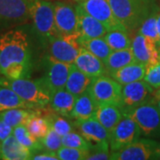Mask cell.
I'll return each mask as SVG.
<instances>
[{
    "instance_id": "6da1fadb",
    "label": "cell",
    "mask_w": 160,
    "mask_h": 160,
    "mask_svg": "<svg viewBox=\"0 0 160 160\" xmlns=\"http://www.w3.org/2000/svg\"><path fill=\"white\" fill-rule=\"evenodd\" d=\"M32 68L28 34L22 29H9L0 35V75L13 79L30 78Z\"/></svg>"
},
{
    "instance_id": "7a4b0ae2",
    "label": "cell",
    "mask_w": 160,
    "mask_h": 160,
    "mask_svg": "<svg viewBox=\"0 0 160 160\" xmlns=\"http://www.w3.org/2000/svg\"><path fill=\"white\" fill-rule=\"evenodd\" d=\"M116 18L128 31L138 30L155 12H159L157 0H108Z\"/></svg>"
},
{
    "instance_id": "3957f363",
    "label": "cell",
    "mask_w": 160,
    "mask_h": 160,
    "mask_svg": "<svg viewBox=\"0 0 160 160\" xmlns=\"http://www.w3.org/2000/svg\"><path fill=\"white\" fill-rule=\"evenodd\" d=\"M0 85L9 87L36 109H45L51 102V92L45 87L39 78L37 80L29 78L13 79L0 75Z\"/></svg>"
},
{
    "instance_id": "277c9868",
    "label": "cell",
    "mask_w": 160,
    "mask_h": 160,
    "mask_svg": "<svg viewBox=\"0 0 160 160\" xmlns=\"http://www.w3.org/2000/svg\"><path fill=\"white\" fill-rule=\"evenodd\" d=\"M30 19L36 35L45 46L60 36L53 12V4L46 0H33L30 5Z\"/></svg>"
},
{
    "instance_id": "5b68a950",
    "label": "cell",
    "mask_w": 160,
    "mask_h": 160,
    "mask_svg": "<svg viewBox=\"0 0 160 160\" xmlns=\"http://www.w3.org/2000/svg\"><path fill=\"white\" fill-rule=\"evenodd\" d=\"M125 114L130 116L136 122L143 136L160 137V110L152 99Z\"/></svg>"
},
{
    "instance_id": "8992f818",
    "label": "cell",
    "mask_w": 160,
    "mask_h": 160,
    "mask_svg": "<svg viewBox=\"0 0 160 160\" xmlns=\"http://www.w3.org/2000/svg\"><path fill=\"white\" fill-rule=\"evenodd\" d=\"M33 0H0V31L12 29L30 19Z\"/></svg>"
},
{
    "instance_id": "52a82bcc",
    "label": "cell",
    "mask_w": 160,
    "mask_h": 160,
    "mask_svg": "<svg viewBox=\"0 0 160 160\" xmlns=\"http://www.w3.org/2000/svg\"><path fill=\"white\" fill-rule=\"evenodd\" d=\"M160 143L150 138H140L138 141L118 151L110 153L112 160L159 159Z\"/></svg>"
},
{
    "instance_id": "ba28073f",
    "label": "cell",
    "mask_w": 160,
    "mask_h": 160,
    "mask_svg": "<svg viewBox=\"0 0 160 160\" xmlns=\"http://www.w3.org/2000/svg\"><path fill=\"white\" fill-rule=\"evenodd\" d=\"M122 85L108 75L93 78L87 91L98 105L115 103L119 105Z\"/></svg>"
},
{
    "instance_id": "9c48e42d",
    "label": "cell",
    "mask_w": 160,
    "mask_h": 160,
    "mask_svg": "<svg viewBox=\"0 0 160 160\" xmlns=\"http://www.w3.org/2000/svg\"><path fill=\"white\" fill-rule=\"evenodd\" d=\"M43 65L45 75L39 79L52 95L55 91L65 88L72 64L54 60L46 54L43 59Z\"/></svg>"
},
{
    "instance_id": "30bf717a",
    "label": "cell",
    "mask_w": 160,
    "mask_h": 160,
    "mask_svg": "<svg viewBox=\"0 0 160 160\" xmlns=\"http://www.w3.org/2000/svg\"><path fill=\"white\" fill-rule=\"evenodd\" d=\"M79 34L60 35L48 44V55L60 62L73 64L79 53Z\"/></svg>"
},
{
    "instance_id": "8fae6325",
    "label": "cell",
    "mask_w": 160,
    "mask_h": 160,
    "mask_svg": "<svg viewBox=\"0 0 160 160\" xmlns=\"http://www.w3.org/2000/svg\"><path fill=\"white\" fill-rule=\"evenodd\" d=\"M141 135V130L136 122L130 116L125 114L110 132V151L114 152L125 148L138 141Z\"/></svg>"
},
{
    "instance_id": "7c38bea8",
    "label": "cell",
    "mask_w": 160,
    "mask_h": 160,
    "mask_svg": "<svg viewBox=\"0 0 160 160\" xmlns=\"http://www.w3.org/2000/svg\"><path fill=\"white\" fill-rule=\"evenodd\" d=\"M154 90L144 81L138 80L122 86L119 106L124 114L153 98Z\"/></svg>"
},
{
    "instance_id": "4fadbf2b",
    "label": "cell",
    "mask_w": 160,
    "mask_h": 160,
    "mask_svg": "<svg viewBox=\"0 0 160 160\" xmlns=\"http://www.w3.org/2000/svg\"><path fill=\"white\" fill-rule=\"evenodd\" d=\"M79 5L87 13L102 23L108 30L124 26L116 18L108 0H84Z\"/></svg>"
},
{
    "instance_id": "5bb4252c",
    "label": "cell",
    "mask_w": 160,
    "mask_h": 160,
    "mask_svg": "<svg viewBox=\"0 0 160 160\" xmlns=\"http://www.w3.org/2000/svg\"><path fill=\"white\" fill-rule=\"evenodd\" d=\"M158 46L155 41L139 33L132 39L131 50L135 61L147 68L159 62Z\"/></svg>"
},
{
    "instance_id": "9a60e30c",
    "label": "cell",
    "mask_w": 160,
    "mask_h": 160,
    "mask_svg": "<svg viewBox=\"0 0 160 160\" xmlns=\"http://www.w3.org/2000/svg\"><path fill=\"white\" fill-rule=\"evenodd\" d=\"M54 21L61 35L78 33V12L76 6L64 2L53 3Z\"/></svg>"
},
{
    "instance_id": "2e32d148",
    "label": "cell",
    "mask_w": 160,
    "mask_h": 160,
    "mask_svg": "<svg viewBox=\"0 0 160 160\" xmlns=\"http://www.w3.org/2000/svg\"><path fill=\"white\" fill-rule=\"evenodd\" d=\"M75 127L92 144L109 142L110 132L94 117L85 120H74Z\"/></svg>"
},
{
    "instance_id": "e0dca14e",
    "label": "cell",
    "mask_w": 160,
    "mask_h": 160,
    "mask_svg": "<svg viewBox=\"0 0 160 160\" xmlns=\"http://www.w3.org/2000/svg\"><path fill=\"white\" fill-rule=\"evenodd\" d=\"M78 12V33L83 38H102L108 29L101 22L87 13L80 5L76 6Z\"/></svg>"
},
{
    "instance_id": "ac0fdd59",
    "label": "cell",
    "mask_w": 160,
    "mask_h": 160,
    "mask_svg": "<svg viewBox=\"0 0 160 160\" xmlns=\"http://www.w3.org/2000/svg\"><path fill=\"white\" fill-rule=\"evenodd\" d=\"M73 64L82 72L92 78L106 74V68L102 61L83 47H81Z\"/></svg>"
},
{
    "instance_id": "d6986e66",
    "label": "cell",
    "mask_w": 160,
    "mask_h": 160,
    "mask_svg": "<svg viewBox=\"0 0 160 160\" xmlns=\"http://www.w3.org/2000/svg\"><path fill=\"white\" fill-rule=\"evenodd\" d=\"M124 115V111L118 104L105 103L98 106L93 117L111 132Z\"/></svg>"
},
{
    "instance_id": "ffe728a7",
    "label": "cell",
    "mask_w": 160,
    "mask_h": 160,
    "mask_svg": "<svg viewBox=\"0 0 160 160\" xmlns=\"http://www.w3.org/2000/svg\"><path fill=\"white\" fill-rule=\"evenodd\" d=\"M32 156L33 153L19 142L12 133L1 142V159L29 160Z\"/></svg>"
},
{
    "instance_id": "44dd1931",
    "label": "cell",
    "mask_w": 160,
    "mask_h": 160,
    "mask_svg": "<svg viewBox=\"0 0 160 160\" xmlns=\"http://www.w3.org/2000/svg\"><path fill=\"white\" fill-rule=\"evenodd\" d=\"M146 69L147 67L144 64L134 62L116 70L114 72L106 75L112 78L117 82H118L120 85L125 86L126 84L143 79L146 73Z\"/></svg>"
},
{
    "instance_id": "7402d4cb",
    "label": "cell",
    "mask_w": 160,
    "mask_h": 160,
    "mask_svg": "<svg viewBox=\"0 0 160 160\" xmlns=\"http://www.w3.org/2000/svg\"><path fill=\"white\" fill-rule=\"evenodd\" d=\"M76 98L77 97L67 89L62 88L52 93L49 105L52 112L70 118Z\"/></svg>"
},
{
    "instance_id": "603a6c76",
    "label": "cell",
    "mask_w": 160,
    "mask_h": 160,
    "mask_svg": "<svg viewBox=\"0 0 160 160\" xmlns=\"http://www.w3.org/2000/svg\"><path fill=\"white\" fill-rule=\"evenodd\" d=\"M97 102L93 100L91 94L86 91L81 95L76 98L74 107L70 115V118L79 121L93 117L98 108Z\"/></svg>"
},
{
    "instance_id": "cb8c5ba5",
    "label": "cell",
    "mask_w": 160,
    "mask_h": 160,
    "mask_svg": "<svg viewBox=\"0 0 160 160\" xmlns=\"http://www.w3.org/2000/svg\"><path fill=\"white\" fill-rule=\"evenodd\" d=\"M93 78L85 74L78 69L74 64L71 65L69 77L65 85V89L71 92L76 97L87 91Z\"/></svg>"
},
{
    "instance_id": "d4e9b609",
    "label": "cell",
    "mask_w": 160,
    "mask_h": 160,
    "mask_svg": "<svg viewBox=\"0 0 160 160\" xmlns=\"http://www.w3.org/2000/svg\"><path fill=\"white\" fill-rule=\"evenodd\" d=\"M43 109H29V108H13L1 111L0 118L8 126L12 128L18 126L26 125L28 120L34 115L40 113Z\"/></svg>"
},
{
    "instance_id": "484cf974",
    "label": "cell",
    "mask_w": 160,
    "mask_h": 160,
    "mask_svg": "<svg viewBox=\"0 0 160 160\" xmlns=\"http://www.w3.org/2000/svg\"><path fill=\"white\" fill-rule=\"evenodd\" d=\"M136 62L133 53L130 48H126L122 50L112 51L109 53V57L104 62V65L106 68V74L114 72L118 69L129 65L131 63Z\"/></svg>"
},
{
    "instance_id": "4316f807",
    "label": "cell",
    "mask_w": 160,
    "mask_h": 160,
    "mask_svg": "<svg viewBox=\"0 0 160 160\" xmlns=\"http://www.w3.org/2000/svg\"><path fill=\"white\" fill-rule=\"evenodd\" d=\"M103 38L112 51L131 47L132 39L129 36L128 29L125 26H120L108 30Z\"/></svg>"
},
{
    "instance_id": "83f0119b",
    "label": "cell",
    "mask_w": 160,
    "mask_h": 160,
    "mask_svg": "<svg viewBox=\"0 0 160 160\" xmlns=\"http://www.w3.org/2000/svg\"><path fill=\"white\" fill-rule=\"evenodd\" d=\"M79 43L81 47L86 49L93 55H95L103 62L109 57V53L112 52L104 38H83L79 37Z\"/></svg>"
},
{
    "instance_id": "f1b7e54d",
    "label": "cell",
    "mask_w": 160,
    "mask_h": 160,
    "mask_svg": "<svg viewBox=\"0 0 160 160\" xmlns=\"http://www.w3.org/2000/svg\"><path fill=\"white\" fill-rule=\"evenodd\" d=\"M13 108L36 109L33 105L25 102L9 87L0 85V112Z\"/></svg>"
},
{
    "instance_id": "f546056e",
    "label": "cell",
    "mask_w": 160,
    "mask_h": 160,
    "mask_svg": "<svg viewBox=\"0 0 160 160\" xmlns=\"http://www.w3.org/2000/svg\"><path fill=\"white\" fill-rule=\"evenodd\" d=\"M12 134L14 135V137L16 138L19 142L22 144L26 148H28L33 153V155L45 150L40 140L31 135L25 125L14 127Z\"/></svg>"
},
{
    "instance_id": "4dcf8cb0",
    "label": "cell",
    "mask_w": 160,
    "mask_h": 160,
    "mask_svg": "<svg viewBox=\"0 0 160 160\" xmlns=\"http://www.w3.org/2000/svg\"><path fill=\"white\" fill-rule=\"evenodd\" d=\"M25 126L27 127L28 131L30 132V134L38 140H41L45 137L49 129L51 128L49 120L46 115L45 116L42 115V111L31 117Z\"/></svg>"
},
{
    "instance_id": "1f68e13d",
    "label": "cell",
    "mask_w": 160,
    "mask_h": 160,
    "mask_svg": "<svg viewBox=\"0 0 160 160\" xmlns=\"http://www.w3.org/2000/svg\"><path fill=\"white\" fill-rule=\"evenodd\" d=\"M46 116L50 122V126L52 128L62 137L70 132L74 131V129L76 128L74 122L69 121L68 119L69 118H67V117L56 114L55 112H53L52 114L47 113L46 114Z\"/></svg>"
},
{
    "instance_id": "d6a6232c",
    "label": "cell",
    "mask_w": 160,
    "mask_h": 160,
    "mask_svg": "<svg viewBox=\"0 0 160 160\" xmlns=\"http://www.w3.org/2000/svg\"><path fill=\"white\" fill-rule=\"evenodd\" d=\"M159 12H155L149 15L138 29V33L155 41L158 46L159 43V34L158 29V16Z\"/></svg>"
},
{
    "instance_id": "836d02e7",
    "label": "cell",
    "mask_w": 160,
    "mask_h": 160,
    "mask_svg": "<svg viewBox=\"0 0 160 160\" xmlns=\"http://www.w3.org/2000/svg\"><path fill=\"white\" fill-rule=\"evenodd\" d=\"M62 146H65V147L85 149V150H89L92 145L81 133L76 132L74 131L70 132L62 136Z\"/></svg>"
},
{
    "instance_id": "e575fe53",
    "label": "cell",
    "mask_w": 160,
    "mask_h": 160,
    "mask_svg": "<svg viewBox=\"0 0 160 160\" xmlns=\"http://www.w3.org/2000/svg\"><path fill=\"white\" fill-rule=\"evenodd\" d=\"M89 150L69 148L62 146L56 151L59 159L61 160H86Z\"/></svg>"
},
{
    "instance_id": "d590c367",
    "label": "cell",
    "mask_w": 160,
    "mask_h": 160,
    "mask_svg": "<svg viewBox=\"0 0 160 160\" xmlns=\"http://www.w3.org/2000/svg\"><path fill=\"white\" fill-rule=\"evenodd\" d=\"M110 149L109 142L92 144L89 149L86 160H108L110 159Z\"/></svg>"
},
{
    "instance_id": "8d00e7d4",
    "label": "cell",
    "mask_w": 160,
    "mask_h": 160,
    "mask_svg": "<svg viewBox=\"0 0 160 160\" xmlns=\"http://www.w3.org/2000/svg\"><path fill=\"white\" fill-rule=\"evenodd\" d=\"M45 150L48 151H57L62 146V136L59 135L52 128H50L46 135L43 139L40 140Z\"/></svg>"
},
{
    "instance_id": "74e56055",
    "label": "cell",
    "mask_w": 160,
    "mask_h": 160,
    "mask_svg": "<svg viewBox=\"0 0 160 160\" xmlns=\"http://www.w3.org/2000/svg\"><path fill=\"white\" fill-rule=\"evenodd\" d=\"M144 81L149 85L154 92L160 88V62L151 65L147 68L144 76Z\"/></svg>"
},
{
    "instance_id": "f35d334b",
    "label": "cell",
    "mask_w": 160,
    "mask_h": 160,
    "mask_svg": "<svg viewBox=\"0 0 160 160\" xmlns=\"http://www.w3.org/2000/svg\"><path fill=\"white\" fill-rule=\"evenodd\" d=\"M31 159L33 160H59L57 153L55 151L44 150V152H38L32 156Z\"/></svg>"
},
{
    "instance_id": "ab89813d",
    "label": "cell",
    "mask_w": 160,
    "mask_h": 160,
    "mask_svg": "<svg viewBox=\"0 0 160 160\" xmlns=\"http://www.w3.org/2000/svg\"><path fill=\"white\" fill-rule=\"evenodd\" d=\"M13 131V128L8 126L4 120L0 118V142H3L8 136H10Z\"/></svg>"
},
{
    "instance_id": "60d3db41",
    "label": "cell",
    "mask_w": 160,
    "mask_h": 160,
    "mask_svg": "<svg viewBox=\"0 0 160 160\" xmlns=\"http://www.w3.org/2000/svg\"><path fill=\"white\" fill-rule=\"evenodd\" d=\"M152 101H153V102L157 105V107H158L160 110V97L155 98L154 96H153V98H152Z\"/></svg>"
},
{
    "instance_id": "b9f144b4",
    "label": "cell",
    "mask_w": 160,
    "mask_h": 160,
    "mask_svg": "<svg viewBox=\"0 0 160 160\" xmlns=\"http://www.w3.org/2000/svg\"><path fill=\"white\" fill-rule=\"evenodd\" d=\"M158 34H159V43H158V46L160 47V12L158 13Z\"/></svg>"
},
{
    "instance_id": "7bdbcfd3",
    "label": "cell",
    "mask_w": 160,
    "mask_h": 160,
    "mask_svg": "<svg viewBox=\"0 0 160 160\" xmlns=\"http://www.w3.org/2000/svg\"><path fill=\"white\" fill-rule=\"evenodd\" d=\"M153 95H154L155 98L160 97V88H159V89H158V90H156V91H155V92L153 93Z\"/></svg>"
},
{
    "instance_id": "ee69618b",
    "label": "cell",
    "mask_w": 160,
    "mask_h": 160,
    "mask_svg": "<svg viewBox=\"0 0 160 160\" xmlns=\"http://www.w3.org/2000/svg\"><path fill=\"white\" fill-rule=\"evenodd\" d=\"M1 142H0V159H1Z\"/></svg>"
},
{
    "instance_id": "f6af8a7d",
    "label": "cell",
    "mask_w": 160,
    "mask_h": 160,
    "mask_svg": "<svg viewBox=\"0 0 160 160\" xmlns=\"http://www.w3.org/2000/svg\"><path fill=\"white\" fill-rule=\"evenodd\" d=\"M158 59H159V62H160V49H158Z\"/></svg>"
},
{
    "instance_id": "bcb514c9",
    "label": "cell",
    "mask_w": 160,
    "mask_h": 160,
    "mask_svg": "<svg viewBox=\"0 0 160 160\" xmlns=\"http://www.w3.org/2000/svg\"><path fill=\"white\" fill-rule=\"evenodd\" d=\"M74 1H76V2H78V3H80V2H82V1H84V0H74Z\"/></svg>"
}]
</instances>
